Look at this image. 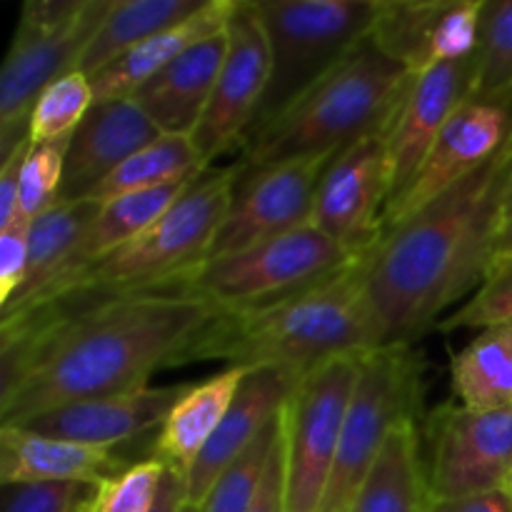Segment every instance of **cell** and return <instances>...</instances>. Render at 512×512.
Segmentation results:
<instances>
[{"instance_id": "obj_28", "label": "cell", "mask_w": 512, "mask_h": 512, "mask_svg": "<svg viewBox=\"0 0 512 512\" xmlns=\"http://www.w3.org/2000/svg\"><path fill=\"white\" fill-rule=\"evenodd\" d=\"M188 185L190 183H173L163 185V188L138 190V193L120 195V198L108 200V203H100L98 218L93 220L85 238L80 240V248L75 253L73 268L70 270L95 263V260L105 258L113 250L123 248L125 243L143 235L155 220H160L173 208L175 200L185 193Z\"/></svg>"}, {"instance_id": "obj_41", "label": "cell", "mask_w": 512, "mask_h": 512, "mask_svg": "<svg viewBox=\"0 0 512 512\" xmlns=\"http://www.w3.org/2000/svg\"><path fill=\"white\" fill-rule=\"evenodd\" d=\"M430 512H512V493L508 488H500L468 498L433 500Z\"/></svg>"}, {"instance_id": "obj_10", "label": "cell", "mask_w": 512, "mask_h": 512, "mask_svg": "<svg viewBox=\"0 0 512 512\" xmlns=\"http://www.w3.org/2000/svg\"><path fill=\"white\" fill-rule=\"evenodd\" d=\"M363 355L330 360L300 380L283 410L285 512H318L338 458Z\"/></svg>"}, {"instance_id": "obj_26", "label": "cell", "mask_w": 512, "mask_h": 512, "mask_svg": "<svg viewBox=\"0 0 512 512\" xmlns=\"http://www.w3.org/2000/svg\"><path fill=\"white\" fill-rule=\"evenodd\" d=\"M205 3L208 0H113L103 25L80 58L78 70L93 78L135 45L193 18Z\"/></svg>"}, {"instance_id": "obj_27", "label": "cell", "mask_w": 512, "mask_h": 512, "mask_svg": "<svg viewBox=\"0 0 512 512\" xmlns=\"http://www.w3.org/2000/svg\"><path fill=\"white\" fill-rule=\"evenodd\" d=\"M455 403L470 410L512 408V328L480 330L450 363Z\"/></svg>"}, {"instance_id": "obj_11", "label": "cell", "mask_w": 512, "mask_h": 512, "mask_svg": "<svg viewBox=\"0 0 512 512\" xmlns=\"http://www.w3.org/2000/svg\"><path fill=\"white\" fill-rule=\"evenodd\" d=\"M425 483L430 500L490 493L512 475V408L470 410L448 403L425 418Z\"/></svg>"}, {"instance_id": "obj_33", "label": "cell", "mask_w": 512, "mask_h": 512, "mask_svg": "<svg viewBox=\"0 0 512 512\" xmlns=\"http://www.w3.org/2000/svg\"><path fill=\"white\" fill-rule=\"evenodd\" d=\"M93 103V85L80 70L50 83L30 113V143L70 140Z\"/></svg>"}, {"instance_id": "obj_2", "label": "cell", "mask_w": 512, "mask_h": 512, "mask_svg": "<svg viewBox=\"0 0 512 512\" xmlns=\"http://www.w3.org/2000/svg\"><path fill=\"white\" fill-rule=\"evenodd\" d=\"M510 143L448 193L385 228L363 255L378 348L413 345L480 288L508 215Z\"/></svg>"}, {"instance_id": "obj_29", "label": "cell", "mask_w": 512, "mask_h": 512, "mask_svg": "<svg viewBox=\"0 0 512 512\" xmlns=\"http://www.w3.org/2000/svg\"><path fill=\"white\" fill-rule=\"evenodd\" d=\"M205 163L193 143V135H160L143 150L125 160L90 200L108 203L138 190L163 188L173 183H193L205 173Z\"/></svg>"}, {"instance_id": "obj_21", "label": "cell", "mask_w": 512, "mask_h": 512, "mask_svg": "<svg viewBox=\"0 0 512 512\" xmlns=\"http://www.w3.org/2000/svg\"><path fill=\"white\" fill-rule=\"evenodd\" d=\"M115 448L73 443L38 433L23 425H3L0 430V480L20 483H100L120 473Z\"/></svg>"}, {"instance_id": "obj_44", "label": "cell", "mask_w": 512, "mask_h": 512, "mask_svg": "<svg viewBox=\"0 0 512 512\" xmlns=\"http://www.w3.org/2000/svg\"><path fill=\"white\" fill-rule=\"evenodd\" d=\"M512 213V143H510V175H508V215ZM505 215V218H508Z\"/></svg>"}, {"instance_id": "obj_37", "label": "cell", "mask_w": 512, "mask_h": 512, "mask_svg": "<svg viewBox=\"0 0 512 512\" xmlns=\"http://www.w3.org/2000/svg\"><path fill=\"white\" fill-rule=\"evenodd\" d=\"M98 483L5 485L3 512H88Z\"/></svg>"}, {"instance_id": "obj_6", "label": "cell", "mask_w": 512, "mask_h": 512, "mask_svg": "<svg viewBox=\"0 0 512 512\" xmlns=\"http://www.w3.org/2000/svg\"><path fill=\"white\" fill-rule=\"evenodd\" d=\"M113 0H28L0 70V163L30 143L40 93L75 73Z\"/></svg>"}, {"instance_id": "obj_35", "label": "cell", "mask_w": 512, "mask_h": 512, "mask_svg": "<svg viewBox=\"0 0 512 512\" xmlns=\"http://www.w3.org/2000/svg\"><path fill=\"white\" fill-rule=\"evenodd\" d=\"M65 148L68 140L55 143H30L20 168V198L18 220L33 223L53 205L60 203V185H63Z\"/></svg>"}, {"instance_id": "obj_7", "label": "cell", "mask_w": 512, "mask_h": 512, "mask_svg": "<svg viewBox=\"0 0 512 512\" xmlns=\"http://www.w3.org/2000/svg\"><path fill=\"white\" fill-rule=\"evenodd\" d=\"M360 258L308 223L238 253L203 260L163 290L195 295L220 310L253 308L313 288Z\"/></svg>"}, {"instance_id": "obj_36", "label": "cell", "mask_w": 512, "mask_h": 512, "mask_svg": "<svg viewBox=\"0 0 512 512\" xmlns=\"http://www.w3.org/2000/svg\"><path fill=\"white\" fill-rule=\"evenodd\" d=\"M165 470L160 460L148 458L100 480L88 512H153Z\"/></svg>"}, {"instance_id": "obj_24", "label": "cell", "mask_w": 512, "mask_h": 512, "mask_svg": "<svg viewBox=\"0 0 512 512\" xmlns=\"http://www.w3.org/2000/svg\"><path fill=\"white\" fill-rule=\"evenodd\" d=\"M100 203L80 200V203H58L30 223V248H28V273L23 285L13 295L8 305L0 310V318L20 313L33 305L40 295L50 290V285L73 268L75 253L80 240L98 218Z\"/></svg>"}, {"instance_id": "obj_16", "label": "cell", "mask_w": 512, "mask_h": 512, "mask_svg": "<svg viewBox=\"0 0 512 512\" xmlns=\"http://www.w3.org/2000/svg\"><path fill=\"white\" fill-rule=\"evenodd\" d=\"M303 378V370L295 368L245 370V378L228 415L185 473V505L188 508L203 505L220 473L233 460H238L255 443V438L283 413Z\"/></svg>"}, {"instance_id": "obj_14", "label": "cell", "mask_w": 512, "mask_h": 512, "mask_svg": "<svg viewBox=\"0 0 512 512\" xmlns=\"http://www.w3.org/2000/svg\"><path fill=\"white\" fill-rule=\"evenodd\" d=\"M330 158L290 160L273 168L240 173L233 203L208 258L238 253L308 225L313 220L320 175Z\"/></svg>"}, {"instance_id": "obj_30", "label": "cell", "mask_w": 512, "mask_h": 512, "mask_svg": "<svg viewBox=\"0 0 512 512\" xmlns=\"http://www.w3.org/2000/svg\"><path fill=\"white\" fill-rule=\"evenodd\" d=\"M448 0L408 3V0H375V20L370 38L395 63L413 75L435 68L433 45Z\"/></svg>"}, {"instance_id": "obj_9", "label": "cell", "mask_w": 512, "mask_h": 512, "mask_svg": "<svg viewBox=\"0 0 512 512\" xmlns=\"http://www.w3.org/2000/svg\"><path fill=\"white\" fill-rule=\"evenodd\" d=\"M420 398L423 378L413 345L375 348L363 355L338 458L318 512L353 510L393 428L420 420Z\"/></svg>"}, {"instance_id": "obj_46", "label": "cell", "mask_w": 512, "mask_h": 512, "mask_svg": "<svg viewBox=\"0 0 512 512\" xmlns=\"http://www.w3.org/2000/svg\"><path fill=\"white\" fill-rule=\"evenodd\" d=\"M505 488H508L510 493H512V475H510V480H508V485H505Z\"/></svg>"}, {"instance_id": "obj_20", "label": "cell", "mask_w": 512, "mask_h": 512, "mask_svg": "<svg viewBox=\"0 0 512 512\" xmlns=\"http://www.w3.org/2000/svg\"><path fill=\"white\" fill-rule=\"evenodd\" d=\"M228 50V28L185 50L130 100L165 135H193L203 120Z\"/></svg>"}, {"instance_id": "obj_3", "label": "cell", "mask_w": 512, "mask_h": 512, "mask_svg": "<svg viewBox=\"0 0 512 512\" xmlns=\"http://www.w3.org/2000/svg\"><path fill=\"white\" fill-rule=\"evenodd\" d=\"M378 348L363 290V258L288 298L220 310L185 353L183 365L223 360L228 368L308 370Z\"/></svg>"}, {"instance_id": "obj_42", "label": "cell", "mask_w": 512, "mask_h": 512, "mask_svg": "<svg viewBox=\"0 0 512 512\" xmlns=\"http://www.w3.org/2000/svg\"><path fill=\"white\" fill-rule=\"evenodd\" d=\"M185 508V475L178 470H165L163 485H160L158 503L153 512H183Z\"/></svg>"}, {"instance_id": "obj_38", "label": "cell", "mask_w": 512, "mask_h": 512, "mask_svg": "<svg viewBox=\"0 0 512 512\" xmlns=\"http://www.w3.org/2000/svg\"><path fill=\"white\" fill-rule=\"evenodd\" d=\"M30 225L15 220L0 230V310L13 300L28 273Z\"/></svg>"}, {"instance_id": "obj_19", "label": "cell", "mask_w": 512, "mask_h": 512, "mask_svg": "<svg viewBox=\"0 0 512 512\" xmlns=\"http://www.w3.org/2000/svg\"><path fill=\"white\" fill-rule=\"evenodd\" d=\"M190 385H143L125 393L100 395L48 410L25 420L23 428L73 440V443L95 445V448H118L120 443L140 438L165 423L173 405L188 393Z\"/></svg>"}, {"instance_id": "obj_18", "label": "cell", "mask_w": 512, "mask_h": 512, "mask_svg": "<svg viewBox=\"0 0 512 512\" xmlns=\"http://www.w3.org/2000/svg\"><path fill=\"white\" fill-rule=\"evenodd\" d=\"M160 130L135 100L93 103L65 148L60 203H80L138 150L160 138Z\"/></svg>"}, {"instance_id": "obj_25", "label": "cell", "mask_w": 512, "mask_h": 512, "mask_svg": "<svg viewBox=\"0 0 512 512\" xmlns=\"http://www.w3.org/2000/svg\"><path fill=\"white\" fill-rule=\"evenodd\" d=\"M418 420L393 428L350 512H430Z\"/></svg>"}, {"instance_id": "obj_34", "label": "cell", "mask_w": 512, "mask_h": 512, "mask_svg": "<svg viewBox=\"0 0 512 512\" xmlns=\"http://www.w3.org/2000/svg\"><path fill=\"white\" fill-rule=\"evenodd\" d=\"M512 328V255H498L490 263L480 288L460 305L458 310L445 315L435 330H463V328Z\"/></svg>"}, {"instance_id": "obj_5", "label": "cell", "mask_w": 512, "mask_h": 512, "mask_svg": "<svg viewBox=\"0 0 512 512\" xmlns=\"http://www.w3.org/2000/svg\"><path fill=\"white\" fill-rule=\"evenodd\" d=\"M238 175V165L208 168L143 235L95 263L65 273L35 303L70 293H140L178 280L208 260L233 203Z\"/></svg>"}, {"instance_id": "obj_17", "label": "cell", "mask_w": 512, "mask_h": 512, "mask_svg": "<svg viewBox=\"0 0 512 512\" xmlns=\"http://www.w3.org/2000/svg\"><path fill=\"white\" fill-rule=\"evenodd\" d=\"M473 83L475 55L468 60L435 65L415 75L398 120L388 135L390 175H393L390 205L410 188L450 115L465 100L473 98Z\"/></svg>"}, {"instance_id": "obj_45", "label": "cell", "mask_w": 512, "mask_h": 512, "mask_svg": "<svg viewBox=\"0 0 512 512\" xmlns=\"http://www.w3.org/2000/svg\"><path fill=\"white\" fill-rule=\"evenodd\" d=\"M183 512H200V510H198V508H188V505H185Z\"/></svg>"}, {"instance_id": "obj_43", "label": "cell", "mask_w": 512, "mask_h": 512, "mask_svg": "<svg viewBox=\"0 0 512 512\" xmlns=\"http://www.w3.org/2000/svg\"><path fill=\"white\" fill-rule=\"evenodd\" d=\"M498 255H512V213L505 218L498 238H495V258Z\"/></svg>"}, {"instance_id": "obj_4", "label": "cell", "mask_w": 512, "mask_h": 512, "mask_svg": "<svg viewBox=\"0 0 512 512\" xmlns=\"http://www.w3.org/2000/svg\"><path fill=\"white\" fill-rule=\"evenodd\" d=\"M415 75L363 38L293 105L243 138L240 173L330 158L370 135H390Z\"/></svg>"}, {"instance_id": "obj_23", "label": "cell", "mask_w": 512, "mask_h": 512, "mask_svg": "<svg viewBox=\"0 0 512 512\" xmlns=\"http://www.w3.org/2000/svg\"><path fill=\"white\" fill-rule=\"evenodd\" d=\"M243 378L245 368H225L203 383L190 385L188 393L173 405L165 423L160 425L153 443V458L165 468L183 475L188 473L200 450L210 443L228 415Z\"/></svg>"}, {"instance_id": "obj_13", "label": "cell", "mask_w": 512, "mask_h": 512, "mask_svg": "<svg viewBox=\"0 0 512 512\" xmlns=\"http://www.w3.org/2000/svg\"><path fill=\"white\" fill-rule=\"evenodd\" d=\"M270 80V50L255 0H235L228 20V50L215 83L213 98L195 128L193 143L205 168L213 160L243 143Z\"/></svg>"}, {"instance_id": "obj_12", "label": "cell", "mask_w": 512, "mask_h": 512, "mask_svg": "<svg viewBox=\"0 0 512 512\" xmlns=\"http://www.w3.org/2000/svg\"><path fill=\"white\" fill-rule=\"evenodd\" d=\"M390 190L388 135H370L325 165L310 223L350 253L365 255L383 238Z\"/></svg>"}, {"instance_id": "obj_32", "label": "cell", "mask_w": 512, "mask_h": 512, "mask_svg": "<svg viewBox=\"0 0 512 512\" xmlns=\"http://www.w3.org/2000/svg\"><path fill=\"white\" fill-rule=\"evenodd\" d=\"M283 438V413L255 438V443L228 465L210 488L200 512H250L263 485L270 458Z\"/></svg>"}, {"instance_id": "obj_8", "label": "cell", "mask_w": 512, "mask_h": 512, "mask_svg": "<svg viewBox=\"0 0 512 512\" xmlns=\"http://www.w3.org/2000/svg\"><path fill=\"white\" fill-rule=\"evenodd\" d=\"M255 10L268 38L270 80L253 128L335 68L368 38L375 20V0H255Z\"/></svg>"}, {"instance_id": "obj_1", "label": "cell", "mask_w": 512, "mask_h": 512, "mask_svg": "<svg viewBox=\"0 0 512 512\" xmlns=\"http://www.w3.org/2000/svg\"><path fill=\"white\" fill-rule=\"evenodd\" d=\"M220 308L170 290L70 293L0 318V420L148 385L183 365Z\"/></svg>"}, {"instance_id": "obj_15", "label": "cell", "mask_w": 512, "mask_h": 512, "mask_svg": "<svg viewBox=\"0 0 512 512\" xmlns=\"http://www.w3.org/2000/svg\"><path fill=\"white\" fill-rule=\"evenodd\" d=\"M512 138V103L470 98L450 115L410 188L385 215V228L418 213L483 168Z\"/></svg>"}, {"instance_id": "obj_31", "label": "cell", "mask_w": 512, "mask_h": 512, "mask_svg": "<svg viewBox=\"0 0 512 512\" xmlns=\"http://www.w3.org/2000/svg\"><path fill=\"white\" fill-rule=\"evenodd\" d=\"M473 98L512 103V0H485Z\"/></svg>"}, {"instance_id": "obj_22", "label": "cell", "mask_w": 512, "mask_h": 512, "mask_svg": "<svg viewBox=\"0 0 512 512\" xmlns=\"http://www.w3.org/2000/svg\"><path fill=\"white\" fill-rule=\"evenodd\" d=\"M233 8L235 0H208L205 8L195 13L190 20L153 35L145 43L135 45L133 50L115 58L113 63L105 65L100 73L90 78L95 103L133 98L145 83H150L160 70L168 68L185 50H190L200 40L228 28Z\"/></svg>"}, {"instance_id": "obj_39", "label": "cell", "mask_w": 512, "mask_h": 512, "mask_svg": "<svg viewBox=\"0 0 512 512\" xmlns=\"http://www.w3.org/2000/svg\"><path fill=\"white\" fill-rule=\"evenodd\" d=\"M250 512H285V433L270 458L263 485Z\"/></svg>"}, {"instance_id": "obj_40", "label": "cell", "mask_w": 512, "mask_h": 512, "mask_svg": "<svg viewBox=\"0 0 512 512\" xmlns=\"http://www.w3.org/2000/svg\"><path fill=\"white\" fill-rule=\"evenodd\" d=\"M30 143L15 150L5 163H0V230L18 220V198H20V168H23L25 153Z\"/></svg>"}]
</instances>
